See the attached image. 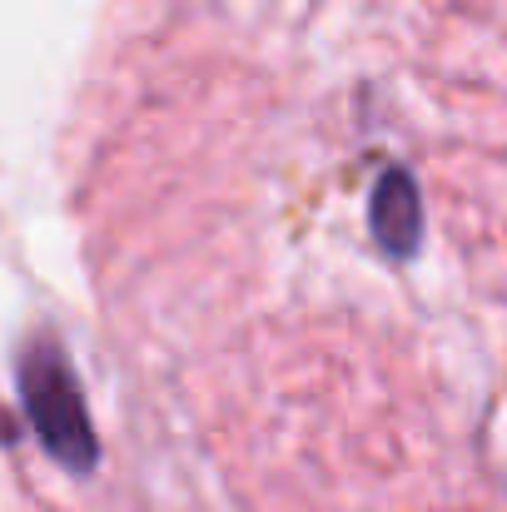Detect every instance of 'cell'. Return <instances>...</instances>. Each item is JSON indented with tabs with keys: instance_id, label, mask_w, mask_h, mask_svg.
<instances>
[{
	"instance_id": "obj_1",
	"label": "cell",
	"mask_w": 507,
	"mask_h": 512,
	"mask_svg": "<svg viewBox=\"0 0 507 512\" xmlns=\"http://www.w3.org/2000/svg\"><path fill=\"white\" fill-rule=\"evenodd\" d=\"M15 383H20V403H25V418H30L40 448L60 468L90 473L100 458V443H95V428H90V413H85V398H80L65 348L55 339H30L20 348Z\"/></svg>"
},
{
	"instance_id": "obj_2",
	"label": "cell",
	"mask_w": 507,
	"mask_h": 512,
	"mask_svg": "<svg viewBox=\"0 0 507 512\" xmlns=\"http://www.w3.org/2000/svg\"><path fill=\"white\" fill-rule=\"evenodd\" d=\"M368 224H373V239L383 244V254L393 259H408L423 239V204H418V184L403 170H388L373 189V204H368Z\"/></svg>"
}]
</instances>
